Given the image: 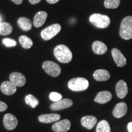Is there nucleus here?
Returning a JSON list of instances; mask_svg holds the SVG:
<instances>
[{
  "mask_svg": "<svg viewBox=\"0 0 132 132\" xmlns=\"http://www.w3.org/2000/svg\"><path fill=\"white\" fill-rule=\"evenodd\" d=\"M112 94L111 92L107 90H103V91L100 92L97 95L94 99V101L98 103L104 104L110 102Z\"/></svg>",
  "mask_w": 132,
  "mask_h": 132,
  "instance_id": "18",
  "label": "nucleus"
},
{
  "mask_svg": "<svg viewBox=\"0 0 132 132\" xmlns=\"http://www.w3.org/2000/svg\"><path fill=\"white\" fill-rule=\"evenodd\" d=\"M61 26L58 23L53 24L48 26L41 31V37L44 40H48L53 38L60 32Z\"/></svg>",
  "mask_w": 132,
  "mask_h": 132,
  "instance_id": "5",
  "label": "nucleus"
},
{
  "mask_svg": "<svg viewBox=\"0 0 132 132\" xmlns=\"http://www.w3.org/2000/svg\"><path fill=\"white\" fill-rule=\"evenodd\" d=\"M93 77L95 80L98 81H105L108 80L110 78V73L108 70L104 69H98L95 70L93 74Z\"/></svg>",
  "mask_w": 132,
  "mask_h": 132,
  "instance_id": "19",
  "label": "nucleus"
},
{
  "mask_svg": "<svg viewBox=\"0 0 132 132\" xmlns=\"http://www.w3.org/2000/svg\"><path fill=\"white\" fill-rule=\"evenodd\" d=\"M7 109V104L5 103L4 102L0 101V112H3L6 111Z\"/></svg>",
  "mask_w": 132,
  "mask_h": 132,
  "instance_id": "29",
  "label": "nucleus"
},
{
  "mask_svg": "<svg viewBox=\"0 0 132 132\" xmlns=\"http://www.w3.org/2000/svg\"><path fill=\"white\" fill-rule=\"evenodd\" d=\"M89 21L95 27L100 29H104L110 25L111 20L110 17L105 15L94 14L90 16Z\"/></svg>",
  "mask_w": 132,
  "mask_h": 132,
  "instance_id": "4",
  "label": "nucleus"
},
{
  "mask_svg": "<svg viewBox=\"0 0 132 132\" xmlns=\"http://www.w3.org/2000/svg\"><path fill=\"white\" fill-rule=\"evenodd\" d=\"M3 43L7 47H15L16 45V41L14 39H10V38H5L3 40Z\"/></svg>",
  "mask_w": 132,
  "mask_h": 132,
  "instance_id": "28",
  "label": "nucleus"
},
{
  "mask_svg": "<svg viewBox=\"0 0 132 132\" xmlns=\"http://www.w3.org/2000/svg\"><path fill=\"white\" fill-rule=\"evenodd\" d=\"M19 42L24 49H29L32 47L33 42L30 38L26 36H21L19 37Z\"/></svg>",
  "mask_w": 132,
  "mask_h": 132,
  "instance_id": "24",
  "label": "nucleus"
},
{
  "mask_svg": "<svg viewBox=\"0 0 132 132\" xmlns=\"http://www.w3.org/2000/svg\"><path fill=\"white\" fill-rule=\"evenodd\" d=\"M3 123L4 127L8 130H12L16 127L18 125V120L15 116L12 114L7 113L4 115L3 118Z\"/></svg>",
  "mask_w": 132,
  "mask_h": 132,
  "instance_id": "7",
  "label": "nucleus"
},
{
  "mask_svg": "<svg viewBox=\"0 0 132 132\" xmlns=\"http://www.w3.org/2000/svg\"><path fill=\"white\" fill-rule=\"evenodd\" d=\"M1 90L5 95H11L14 94L16 92V86L11 81H6L1 85Z\"/></svg>",
  "mask_w": 132,
  "mask_h": 132,
  "instance_id": "14",
  "label": "nucleus"
},
{
  "mask_svg": "<svg viewBox=\"0 0 132 132\" xmlns=\"http://www.w3.org/2000/svg\"><path fill=\"white\" fill-rule=\"evenodd\" d=\"M97 122V119L94 116H86L81 119V123L84 127L88 130L92 129Z\"/></svg>",
  "mask_w": 132,
  "mask_h": 132,
  "instance_id": "17",
  "label": "nucleus"
},
{
  "mask_svg": "<svg viewBox=\"0 0 132 132\" xmlns=\"http://www.w3.org/2000/svg\"><path fill=\"white\" fill-rule=\"evenodd\" d=\"M9 79L16 87H22L26 84V78L20 72H13L9 75Z\"/></svg>",
  "mask_w": 132,
  "mask_h": 132,
  "instance_id": "10",
  "label": "nucleus"
},
{
  "mask_svg": "<svg viewBox=\"0 0 132 132\" xmlns=\"http://www.w3.org/2000/svg\"><path fill=\"white\" fill-rule=\"evenodd\" d=\"M29 1L31 4H36L40 2L41 0H29Z\"/></svg>",
  "mask_w": 132,
  "mask_h": 132,
  "instance_id": "30",
  "label": "nucleus"
},
{
  "mask_svg": "<svg viewBox=\"0 0 132 132\" xmlns=\"http://www.w3.org/2000/svg\"><path fill=\"white\" fill-rule=\"evenodd\" d=\"M127 112V105L125 102H120L116 105L113 111V114L115 118H120L124 116Z\"/></svg>",
  "mask_w": 132,
  "mask_h": 132,
  "instance_id": "15",
  "label": "nucleus"
},
{
  "mask_svg": "<svg viewBox=\"0 0 132 132\" xmlns=\"http://www.w3.org/2000/svg\"><path fill=\"white\" fill-rule=\"evenodd\" d=\"M120 0H105L104 5L107 9H116L120 4Z\"/></svg>",
  "mask_w": 132,
  "mask_h": 132,
  "instance_id": "26",
  "label": "nucleus"
},
{
  "mask_svg": "<svg viewBox=\"0 0 132 132\" xmlns=\"http://www.w3.org/2000/svg\"><path fill=\"white\" fill-rule=\"evenodd\" d=\"M24 100H25L26 103L32 108H36L39 105V100L32 94L26 95L24 98Z\"/></svg>",
  "mask_w": 132,
  "mask_h": 132,
  "instance_id": "25",
  "label": "nucleus"
},
{
  "mask_svg": "<svg viewBox=\"0 0 132 132\" xmlns=\"http://www.w3.org/2000/svg\"><path fill=\"white\" fill-rule=\"evenodd\" d=\"M12 30V26L9 23L3 22L0 23V35H9V34H11Z\"/></svg>",
  "mask_w": 132,
  "mask_h": 132,
  "instance_id": "22",
  "label": "nucleus"
},
{
  "mask_svg": "<svg viewBox=\"0 0 132 132\" xmlns=\"http://www.w3.org/2000/svg\"><path fill=\"white\" fill-rule=\"evenodd\" d=\"M54 55L57 60L62 63L67 64L72 59V53L70 50L65 45H59L54 48Z\"/></svg>",
  "mask_w": 132,
  "mask_h": 132,
  "instance_id": "1",
  "label": "nucleus"
},
{
  "mask_svg": "<svg viewBox=\"0 0 132 132\" xmlns=\"http://www.w3.org/2000/svg\"><path fill=\"white\" fill-rule=\"evenodd\" d=\"M92 48L94 53L97 54H103L108 50L107 46L104 43L98 40L92 44Z\"/></svg>",
  "mask_w": 132,
  "mask_h": 132,
  "instance_id": "20",
  "label": "nucleus"
},
{
  "mask_svg": "<svg viewBox=\"0 0 132 132\" xmlns=\"http://www.w3.org/2000/svg\"><path fill=\"white\" fill-rule=\"evenodd\" d=\"M111 54L115 63L117 64L118 67H123L126 65V58L120 50L117 48H113L111 50Z\"/></svg>",
  "mask_w": 132,
  "mask_h": 132,
  "instance_id": "11",
  "label": "nucleus"
},
{
  "mask_svg": "<svg viewBox=\"0 0 132 132\" xmlns=\"http://www.w3.org/2000/svg\"><path fill=\"white\" fill-rule=\"evenodd\" d=\"M42 67L46 73L53 77H58L61 72L60 66L55 62L50 61L44 62L42 64Z\"/></svg>",
  "mask_w": 132,
  "mask_h": 132,
  "instance_id": "6",
  "label": "nucleus"
},
{
  "mask_svg": "<svg viewBox=\"0 0 132 132\" xmlns=\"http://www.w3.org/2000/svg\"><path fill=\"white\" fill-rule=\"evenodd\" d=\"M61 119V116L59 114L52 113L41 114L38 118V120L41 123H49L58 121Z\"/></svg>",
  "mask_w": 132,
  "mask_h": 132,
  "instance_id": "13",
  "label": "nucleus"
},
{
  "mask_svg": "<svg viewBox=\"0 0 132 132\" xmlns=\"http://www.w3.org/2000/svg\"><path fill=\"white\" fill-rule=\"evenodd\" d=\"M119 34L125 40L132 39V16H126L121 21Z\"/></svg>",
  "mask_w": 132,
  "mask_h": 132,
  "instance_id": "2",
  "label": "nucleus"
},
{
  "mask_svg": "<svg viewBox=\"0 0 132 132\" xmlns=\"http://www.w3.org/2000/svg\"><path fill=\"white\" fill-rule=\"evenodd\" d=\"M1 23V17H0V23Z\"/></svg>",
  "mask_w": 132,
  "mask_h": 132,
  "instance_id": "34",
  "label": "nucleus"
},
{
  "mask_svg": "<svg viewBox=\"0 0 132 132\" xmlns=\"http://www.w3.org/2000/svg\"><path fill=\"white\" fill-rule=\"evenodd\" d=\"M49 98L53 102H58L59 100H62V96L61 94L58 93L56 92H52L49 95Z\"/></svg>",
  "mask_w": 132,
  "mask_h": 132,
  "instance_id": "27",
  "label": "nucleus"
},
{
  "mask_svg": "<svg viewBox=\"0 0 132 132\" xmlns=\"http://www.w3.org/2000/svg\"><path fill=\"white\" fill-rule=\"evenodd\" d=\"M12 1L15 3V4L18 5L21 4V3L23 2V0H12Z\"/></svg>",
  "mask_w": 132,
  "mask_h": 132,
  "instance_id": "33",
  "label": "nucleus"
},
{
  "mask_svg": "<svg viewBox=\"0 0 132 132\" xmlns=\"http://www.w3.org/2000/svg\"><path fill=\"white\" fill-rule=\"evenodd\" d=\"M71 123L68 119L57 121L52 125V130L54 132H67L70 128Z\"/></svg>",
  "mask_w": 132,
  "mask_h": 132,
  "instance_id": "9",
  "label": "nucleus"
},
{
  "mask_svg": "<svg viewBox=\"0 0 132 132\" xmlns=\"http://www.w3.org/2000/svg\"><path fill=\"white\" fill-rule=\"evenodd\" d=\"M96 132H111V128L108 121L102 120L99 122L97 125Z\"/></svg>",
  "mask_w": 132,
  "mask_h": 132,
  "instance_id": "23",
  "label": "nucleus"
},
{
  "mask_svg": "<svg viewBox=\"0 0 132 132\" xmlns=\"http://www.w3.org/2000/svg\"><path fill=\"white\" fill-rule=\"evenodd\" d=\"M72 105H73V101L72 100L69 98H65L53 103L50 105V109L53 111H59L69 108Z\"/></svg>",
  "mask_w": 132,
  "mask_h": 132,
  "instance_id": "8",
  "label": "nucleus"
},
{
  "mask_svg": "<svg viewBox=\"0 0 132 132\" xmlns=\"http://www.w3.org/2000/svg\"><path fill=\"white\" fill-rule=\"evenodd\" d=\"M67 85H68L69 88L72 91H83L88 88L89 81L85 78L78 77V78L71 79L68 82Z\"/></svg>",
  "mask_w": 132,
  "mask_h": 132,
  "instance_id": "3",
  "label": "nucleus"
},
{
  "mask_svg": "<svg viewBox=\"0 0 132 132\" xmlns=\"http://www.w3.org/2000/svg\"><path fill=\"white\" fill-rule=\"evenodd\" d=\"M18 25L22 30L28 31L32 28V22L29 19L26 17H20L17 20Z\"/></svg>",
  "mask_w": 132,
  "mask_h": 132,
  "instance_id": "21",
  "label": "nucleus"
},
{
  "mask_svg": "<svg viewBox=\"0 0 132 132\" xmlns=\"http://www.w3.org/2000/svg\"><path fill=\"white\" fill-rule=\"evenodd\" d=\"M127 128H128V132H132V122L128 123Z\"/></svg>",
  "mask_w": 132,
  "mask_h": 132,
  "instance_id": "32",
  "label": "nucleus"
},
{
  "mask_svg": "<svg viewBox=\"0 0 132 132\" xmlns=\"http://www.w3.org/2000/svg\"><path fill=\"white\" fill-rule=\"evenodd\" d=\"M48 14L44 11H39L35 15L33 20V24L36 28H39L45 23Z\"/></svg>",
  "mask_w": 132,
  "mask_h": 132,
  "instance_id": "16",
  "label": "nucleus"
},
{
  "mask_svg": "<svg viewBox=\"0 0 132 132\" xmlns=\"http://www.w3.org/2000/svg\"><path fill=\"white\" fill-rule=\"evenodd\" d=\"M116 92L117 96L119 98H123L128 94V87L126 82L123 80H119L116 85Z\"/></svg>",
  "mask_w": 132,
  "mask_h": 132,
  "instance_id": "12",
  "label": "nucleus"
},
{
  "mask_svg": "<svg viewBox=\"0 0 132 132\" xmlns=\"http://www.w3.org/2000/svg\"><path fill=\"white\" fill-rule=\"evenodd\" d=\"M59 1V0H47V2L51 4H54L55 3H57Z\"/></svg>",
  "mask_w": 132,
  "mask_h": 132,
  "instance_id": "31",
  "label": "nucleus"
}]
</instances>
